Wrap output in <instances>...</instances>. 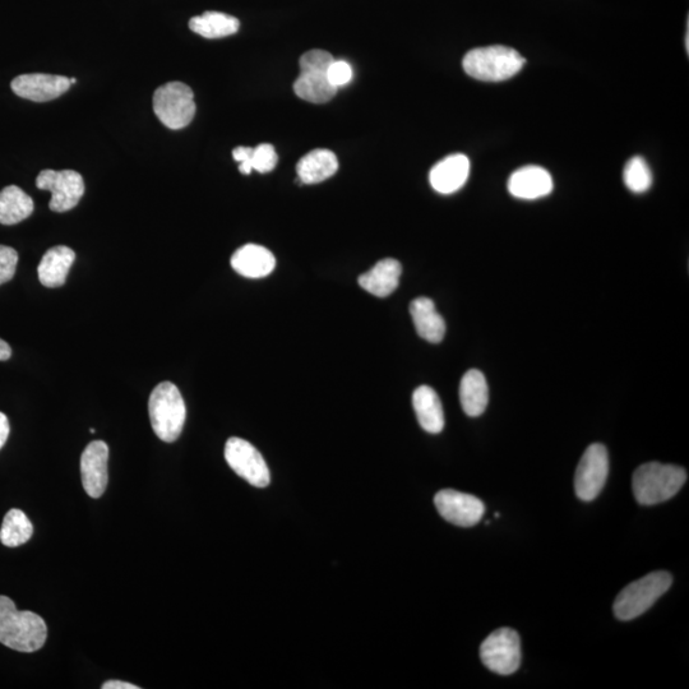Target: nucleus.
<instances>
[{"mask_svg":"<svg viewBox=\"0 0 689 689\" xmlns=\"http://www.w3.org/2000/svg\"><path fill=\"white\" fill-rule=\"evenodd\" d=\"M18 253L16 249L0 245V285L11 281L16 275Z\"/></svg>","mask_w":689,"mask_h":689,"instance_id":"obj_29","label":"nucleus"},{"mask_svg":"<svg viewBox=\"0 0 689 689\" xmlns=\"http://www.w3.org/2000/svg\"><path fill=\"white\" fill-rule=\"evenodd\" d=\"M76 260V253L66 245L50 248L41 258L38 267L39 280L46 288H60L64 285Z\"/></svg>","mask_w":689,"mask_h":689,"instance_id":"obj_20","label":"nucleus"},{"mask_svg":"<svg viewBox=\"0 0 689 689\" xmlns=\"http://www.w3.org/2000/svg\"><path fill=\"white\" fill-rule=\"evenodd\" d=\"M413 406L420 427L425 432L438 434L445 428V413L437 392L429 386L416 388L413 395Z\"/></svg>","mask_w":689,"mask_h":689,"instance_id":"obj_21","label":"nucleus"},{"mask_svg":"<svg viewBox=\"0 0 689 689\" xmlns=\"http://www.w3.org/2000/svg\"><path fill=\"white\" fill-rule=\"evenodd\" d=\"M253 147H237L233 151L234 160L239 163V171L244 175L252 173L251 156Z\"/></svg>","mask_w":689,"mask_h":689,"instance_id":"obj_31","label":"nucleus"},{"mask_svg":"<svg viewBox=\"0 0 689 689\" xmlns=\"http://www.w3.org/2000/svg\"><path fill=\"white\" fill-rule=\"evenodd\" d=\"M9 432H11V427H9L7 415L0 413V450L6 445Z\"/></svg>","mask_w":689,"mask_h":689,"instance_id":"obj_32","label":"nucleus"},{"mask_svg":"<svg viewBox=\"0 0 689 689\" xmlns=\"http://www.w3.org/2000/svg\"><path fill=\"white\" fill-rule=\"evenodd\" d=\"M402 267L399 261L386 258L379 261L376 266L360 275L358 282L360 288L378 298H386L399 288Z\"/></svg>","mask_w":689,"mask_h":689,"instance_id":"obj_18","label":"nucleus"},{"mask_svg":"<svg viewBox=\"0 0 689 689\" xmlns=\"http://www.w3.org/2000/svg\"><path fill=\"white\" fill-rule=\"evenodd\" d=\"M525 63V58L515 49L493 45L471 50L465 55L462 66L475 80L501 82L516 76Z\"/></svg>","mask_w":689,"mask_h":689,"instance_id":"obj_3","label":"nucleus"},{"mask_svg":"<svg viewBox=\"0 0 689 689\" xmlns=\"http://www.w3.org/2000/svg\"><path fill=\"white\" fill-rule=\"evenodd\" d=\"M480 659L492 672L501 675L516 673L521 664V641L519 633L511 628L490 633L480 646Z\"/></svg>","mask_w":689,"mask_h":689,"instance_id":"obj_8","label":"nucleus"},{"mask_svg":"<svg viewBox=\"0 0 689 689\" xmlns=\"http://www.w3.org/2000/svg\"><path fill=\"white\" fill-rule=\"evenodd\" d=\"M434 504L443 519L461 527L475 526L485 512L484 503L479 498L453 489L438 492Z\"/></svg>","mask_w":689,"mask_h":689,"instance_id":"obj_12","label":"nucleus"},{"mask_svg":"<svg viewBox=\"0 0 689 689\" xmlns=\"http://www.w3.org/2000/svg\"><path fill=\"white\" fill-rule=\"evenodd\" d=\"M12 91L22 99L35 103H48L58 99L71 89L68 77L32 73L15 78L11 83Z\"/></svg>","mask_w":689,"mask_h":689,"instance_id":"obj_14","label":"nucleus"},{"mask_svg":"<svg viewBox=\"0 0 689 689\" xmlns=\"http://www.w3.org/2000/svg\"><path fill=\"white\" fill-rule=\"evenodd\" d=\"M410 314L418 335L432 344H439L446 335L445 319L437 312L432 299L418 298L410 304Z\"/></svg>","mask_w":689,"mask_h":689,"instance_id":"obj_19","label":"nucleus"},{"mask_svg":"<svg viewBox=\"0 0 689 689\" xmlns=\"http://www.w3.org/2000/svg\"><path fill=\"white\" fill-rule=\"evenodd\" d=\"M335 58L325 50H311L300 58V75L294 91L300 99L312 104H325L334 99L336 87L328 80V68Z\"/></svg>","mask_w":689,"mask_h":689,"instance_id":"obj_6","label":"nucleus"},{"mask_svg":"<svg viewBox=\"0 0 689 689\" xmlns=\"http://www.w3.org/2000/svg\"><path fill=\"white\" fill-rule=\"evenodd\" d=\"M36 186L52 193L49 207L54 212L71 211L85 194V182L75 170H43L36 179Z\"/></svg>","mask_w":689,"mask_h":689,"instance_id":"obj_9","label":"nucleus"},{"mask_svg":"<svg viewBox=\"0 0 689 689\" xmlns=\"http://www.w3.org/2000/svg\"><path fill=\"white\" fill-rule=\"evenodd\" d=\"M103 689H140L134 684L122 681H109L103 684Z\"/></svg>","mask_w":689,"mask_h":689,"instance_id":"obj_33","label":"nucleus"},{"mask_svg":"<svg viewBox=\"0 0 689 689\" xmlns=\"http://www.w3.org/2000/svg\"><path fill=\"white\" fill-rule=\"evenodd\" d=\"M277 161H279V156H277L274 146L262 143V145L254 147L251 156L252 170L261 174L270 173L276 168Z\"/></svg>","mask_w":689,"mask_h":689,"instance_id":"obj_28","label":"nucleus"},{"mask_svg":"<svg viewBox=\"0 0 689 689\" xmlns=\"http://www.w3.org/2000/svg\"><path fill=\"white\" fill-rule=\"evenodd\" d=\"M626 187L633 193H645L652 186V173L645 159L640 156L632 157L623 171Z\"/></svg>","mask_w":689,"mask_h":689,"instance_id":"obj_27","label":"nucleus"},{"mask_svg":"<svg viewBox=\"0 0 689 689\" xmlns=\"http://www.w3.org/2000/svg\"><path fill=\"white\" fill-rule=\"evenodd\" d=\"M48 627L40 615L21 612L7 596H0V644L20 652H35L45 645Z\"/></svg>","mask_w":689,"mask_h":689,"instance_id":"obj_1","label":"nucleus"},{"mask_svg":"<svg viewBox=\"0 0 689 689\" xmlns=\"http://www.w3.org/2000/svg\"><path fill=\"white\" fill-rule=\"evenodd\" d=\"M11 355V346H9L6 341L0 339V362H6V360L11 358Z\"/></svg>","mask_w":689,"mask_h":689,"instance_id":"obj_34","label":"nucleus"},{"mask_svg":"<svg viewBox=\"0 0 689 689\" xmlns=\"http://www.w3.org/2000/svg\"><path fill=\"white\" fill-rule=\"evenodd\" d=\"M339 169V161L334 152L318 149L300 159L297 173L303 184H318L330 179Z\"/></svg>","mask_w":689,"mask_h":689,"instance_id":"obj_22","label":"nucleus"},{"mask_svg":"<svg viewBox=\"0 0 689 689\" xmlns=\"http://www.w3.org/2000/svg\"><path fill=\"white\" fill-rule=\"evenodd\" d=\"M34 208V201L20 187L9 186L0 191V224H20L29 219Z\"/></svg>","mask_w":689,"mask_h":689,"instance_id":"obj_24","label":"nucleus"},{"mask_svg":"<svg viewBox=\"0 0 689 689\" xmlns=\"http://www.w3.org/2000/svg\"><path fill=\"white\" fill-rule=\"evenodd\" d=\"M69 82H71V85H75L77 80H76V78H69Z\"/></svg>","mask_w":689,"mask_h":689,"instance_id":"obj_35","label":"nucleus"},{"mask_svg":"<svg viewBox=\"0 0 689 689\" xmlns=\"http://www.w3.org/2000/svg\"><path fill=\"white\" fill-rule=\"evenodd\" d=\"M673 584L669 572H651L624 587L614 601V614L619 621H631L649 610Z\"/></svg>","mask_w":689,"mask_h":689,"instance_id":"obj_5","label":"nucleus"},{"mask_svg":"<svg viewBox=\"0 0 689 689\" xmlns=\"http://www.w3.org/2000/svg\"><path fill=\"white\" fill-rule=\"evenodd\" d=\"M686 482L687 471L683 467L649 462L633 474V494L642 506H654L669 501Z\"/></svg>","mask_w":689,"mask_h":689,"instance_id":"obj_2","label":"nucleus"},{"mask_svg":"<svg viewBox=\"0 0 689 689\" xmlns=\"http://www.w3.org/2000/svg\"><path fill=\"white\" fill-rule=\"evenodd\" d=\"M154 112L165 127L178 131L192 123L196 103L191 87L182 82H169L154 94Z\"/></svg>","mask_w":689,"mask_h":689,"instance_id":"obj_7","label":"nucleus"},{"mask_svg":"<svg viewBox=\"0 0 689 689\" xmlns=\"http://www.w3.org/2000/svg\"><path fill=\"white\" fill-rule=\"evenodd\" d=\"M240 22L238 18L221 12H205L189 21V29L205 39H221L237 34Z\"/></svg>","mask_w":689,"mask_h":689,"instance_id":"obj_25","label":"nucleus"},{"mask_svg":"<svg viewBox=\"0 0 689 689\" xmlns=\"http://www.w3.org/2000/svg\"><path fill=\"white\" fill-rule=\"evenodd\" d=\"M553 178L540 166H524L508 180V192L520 200H538L553 192Z\"/></svg>","mask_w":689,"mask_h":689,"instance_id":"obj_15","label":"nucleus"},{"mask_svg":"<svg viewBox=\"0 0 689 689\" xmlns=\"http://www.w3.org/2000/svg\"><path fill=\"white\" fill-rule=\"evenodd\" d=\"M231 267L248 279H262L275 270L276 258L262 245L247 244L233 254Z\"/></svg>","mask_w":689,"mask_h":689,"instance_id":"obj_17","label":"nucleus"},{"mask_svg":"<svg viewBox=\"0 0 689 689\" xmlns=\"http://www.w3.org/2000/svg\"><path fill=\"white\" fill-rule=\"evenodd\" d=\"M108 461L109 447L103 441L91 442L82 453V484L91 498H100L108 487Z\"/></svg>","mask_w":689,"mask_h":689,"instance_id":"obj_13","label":"nucleus"},{"mask_svg":"<svg viewBox=\"0 0 689 689\" xmlns=\"http://www.w3.org/2000/svg\"><path fill=\"white\" fill-rule=\"evenodd\" d=\"M470 175V160L462 154L445 157L430 170L429 182L434 191L452 194L465 186Z\"/></svg>","mask_w":689,"mask_h":689,"instance_id":"obj_16","label":"nucleus"},{"mask_svg":"<svg viewBox=\"0 0 689 689\" xmlns=\"http://www.w3.org/2000/svg\"><path fill=\"white\" fill-rule=\"evenodd\" d=\"M225 460L240 478L256 488H266L271 482L270 469L256 447L245 439L231 437L225 446Z\"/></svg>","mask_w":689,"mask_h":689,"instance_id":"obj_10","label":"nucleus"},{"mask_svg":"<svg viewBox=\"0 0 689 689\" xmlns=\"http://www.w3.org/2000/svg\"><path fill=\"white\" fill-rule=\"evenodd\" d=\"M460 401L465 414L476 418L484 413L489 401L487 379L478 369H471L462 377L460 383Z\"/></svg>","mask_w":689,"mask_h":689,"instance_id":"obj_23","label":"nucleus"},{"mask_svg":"<svg viewBox=\"0 0 689 689\" xmlns=\"http://www.w3.org/2000/svg\"><path fill=\"white\" fill-rule=\"evenodd\" d=\"M34 534L29 517L21 510L13 508L4 516L2 529H0V541L8 548H17L26 544Z\"/></svg>","mask_w":689,"mask_h":689,"instance_id":"obj_26","label":"nucleus"},{"mask_svg":"<svg viewBox=\"0 0 689 689\" xmlns=\"http://www.w3.org/2000/svg\"><path fill=\"white\" fill-rule=\"evenodd\" d=\"M149 414L152 429L161 441H177L187 418L186 402L178 387L170 382L157 385L150 396Z\"/></svg>","mask_w":689,"mask_h":689,"instance_id":"obj_4","label":"nucleus"},{"mask_svg":"<svg viewBox=\"0 0 689 689\" xmlns=\"http://www.w3.org/2000/svg\"><path fill=\"white\" fill-rule=\"evenodd\" d=\"M328 80L339 89V87L348 85L353 80V69L345 60H334L330 68H328Z\"/></svg>","mask_w":689,"mask_h":689,"instance_id":"obj_30","label":"nucleus"},{"mask_svg":"<svg viewBox=\"0 0 689 689\" xmlns=\"http://www.w3.org/2000/svg\"><path fill=\"white\" fill-rule=\"evenodd\" d=\"M609 455L600 443L591 445L581 457L575 476V489L581 501L591 502L599 496L607 483Z\"/></svg>","mask_w":689,"mask_h":689,"instance_id":"obj_11","label":"nucleus"}]
</instances>
